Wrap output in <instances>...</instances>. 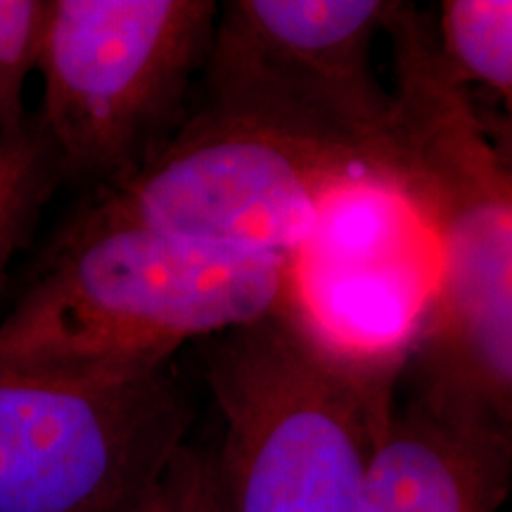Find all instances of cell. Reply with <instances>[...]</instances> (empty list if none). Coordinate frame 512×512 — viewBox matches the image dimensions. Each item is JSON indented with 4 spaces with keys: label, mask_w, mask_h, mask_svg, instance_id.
Masks as SVG:
<instances>
[{
    "label": "cell",
    "mask_w": 512,
    "mask_h": 512,
    "mask_svg": "<svg viewBox=\"0 0 512 512\" xmlns=\"http://www.w3.org/2000/svg\"><path fill=\"white\" fill-rule=\"evenodd\" d=\"M216 15L214 0H48L34 124L62 181H121L174 136Z\"/></svg>",
    "instance_id": "cell-3"
},
{
    "label": "cell",
    "mask_w": 512,
    "mask_h": 512,
    "mask_svg": "<svg viewBox=\"0 0 512 512\" xmlns=\"http://www.w3.org/2000/svg\"><path fill=\"white\" fill-rule=\"evenodd\" d=\"M204 375L226 427L214 451L226 512H358L396 399L320 354L280 306L223 332Z\"/></svg>",
    "instance_id": "cell-2"
},
{
    "label": "cell",
    "mask_w": 512,
    "mask_h": 512,
    "mask_svg": "<svg viewBox=\"0 0 512 512\" xmlns=\"http://www.w3.org/2000/svg\"><path fill=\"white\" fill-rule=\"evenodd\" d=\"M287 261L79 209L0 320V370H162L192 339L221 337L278 311Z\"/></svg>",
    "instance_id": "cell-1"
},
{
    "label": "cell",
    "mask_w": 512,
    "mask_h": 512,
    "mask_svg": "<svg viewBox=\"0 0 512 512\" xmlns=\"http://www.w3.org/2000/svg\"><path fill=\"white\" fill-rule=\"evenodd\" d=\"M439 256L434 240L344 256H290L280 311L320 354L384 399L430 318Z\"/></svg>",
    "instance_id": "cell-7"
},
{
    "label": "cell",
    "mask_w": 512,
    "mask_h": 512,
    "mask_svg": "<svg viewBox=\"0 0 512 512\" xmlns=\"http://www.w3.org/2000/svg\"><path fill=\"white\" fill-rule=\"evenodd\" d=\"M512 432L396 401L363 477L358 512H501Z\"/></svg>",
    "instance_id": "cell-8"
},
{
    "label": "cell",
    "mask_w": 512,
    "mask_h": 512,
    "mask_svg": "<svg viewBox=\"0 0 512 512\" xmlns=\"http://www.w3.org/2000/svg\"><path fill=\"white\" fill-rule=\"evenodd\" d=\"M48 0H0V133L29 128L24 88L36 72Z\"/></svg>",
    "instance_id": "cell-11"
},
{
    "label": "cell",
    "mask_w": 512,
    "mask_h": 512,
    "mask_svg": "<svg viewBox=\"0 0 512 512\" xmlns=\"http://www.w3.org/2000/svg\"><path fill=\"white\" fill-rule=\"evenodd\" d=\"M389 5L228 0L204 60L207 107L361 159L401 188L392 93L373 69V43Z\"/></svg>",
    "instance_id": "cell-4"
},
{
    "label": "cell",
    "mask_w": 512,
    "mask_h": 512,
    "mask_svg": "<svg viewBox=\"0 0 512 512\" xmlns=\"http://www.w3.org/2000/svg\"><path fill=\"white\" fill-rule=\"evenodd\" d=\"M60 181L53 152L34 121L22 133H0V287Z\"/></svg>",
    "instance_id": "cell-10"
},
{
    "label": "cell",
    "mask_w": 512,
    "mask_h": 512,
    "mask_svg": "<svg viewBox=\"0 0 512 512\" xmlns=\"http://www.w3.org/2000/svg\"><path fill=\"white\" fill-rule=\"evenodd\" d=\"M441 60L465 88L482 86L510 110L512 102V3L510 0H444L432 17Z\"/></svg>",
    "instance_id": "cell-9"
},
{
    "label": "cell",
    "mask_w": 512,
    "mask_h": 512,
    "mask_svg": "<svg viewBox=\"0 0 512 512\" xmlns=\"http://www.w3.org/2000/svg\"><path fill=\"white\" fill-rule=\"evenodd\" d=\"M192 406L152 373L0 370V512H131L185 444Z\"/></svg>",
    "instance_id": "cell-6"
},
{
    "label": "cell",
    "mask_w": 512,
    "mask_h": 512,
    "mask_svg": "<svg viewBox=\"0 0 512 512\" xmlns=\"http://www.w3.org/2000/svg\"><path fill=\"white\" fill-rule=\"evenodd\" d=\"M131 512H226L214 451L183 444Z\"/></svg>",
    "instance_id": "cell-12"
},
{
    "label": "cell",
    "mask_w": 512,
    "mask_h": 512,
    "mask_svg": "<svg viewBox=\"0 0 512 512\" xmlns=\"http://www.w3.org/2000/svg\"><path fill=\"white\" fill-rule=\"evenodd\" d=\"M363 181L392 183L361 159L204 107L138 171L95 188L81 209L102 221L290 259L330 197Z\"/></svg>",
    "instance_id": "cell-5"
}]
</instances>
